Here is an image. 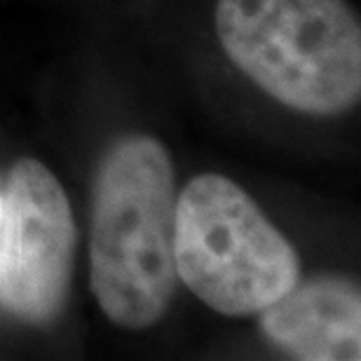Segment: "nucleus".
I'll use <instances>...</instances> for the list:
<instances>
[{
    "label": "nucleus",
    "instance_id": "obj_3",
    "mask_svg": "<svg viewBox=\"0 0 361 361\" xmlns=\"http://www.w3.org/2000/svg\"><path fill=\"white\" fill-rule=\"evenodd\" d=\"M176 274L221 314L261 312L298 284V256L230 178H192L176 200Z\"/></svg>",
    "mask_w": 361,
    "mask_h": 361
},
{
    "label": "nucleus",
    "instance_id": "obj_6",
    "mask_svg": "<svg viewBox=\"0 0 361 361\" xmlns=\"http://www.w3.org/2000/svg\"><path fill=\"white\" fill-rule=\"evenodd\" d=\"M0 216H3V192H0Z\"/></svg>",
    "mask_w": 361,
    "mask_h": 361
},
{
    "label": "nucleus",
    "instance_id": "obj_4",
    "mask_svg": "<svg viewBox=\"0 0 361 361\" xmlns=\"http://www.w3.org/2000/svg\"><path fill=\"white\" fill-rule=\"evenodd\" d=\"M75 226L61 183L35 160L7 178L0 216V302L26 322H47L61 307Z\"/></svg>",
    "mask_w": 361,
    "mask_h": 361
},
{
    "label": "nucleus",
    "instance_id": "obj_2",
    "mask_svg": "<svg viewBox=\"0 0 361 361\" xmlns=\"http://www.w3.org/2000/svg\"><path fill=\"white\" fill-rule=\"evenodd\" d=\"M221 42L281 104L331 115L361 94V31L343 0H221Z\"/></svg>",
    "mask_w": 361,
    "mask_h": 361
},
{
    "label": "nucleus",
    "instance_id": "obj_1",
    "mask_svg": "<svg viewBox=\"0 0 361 361\" xmlns=\"http://www.w3.org/2000/svg\"><path fill=\"white\" fill-rule=\"evenodd\" d=\"M176 192L160 143L134 136L106 157L92 228V288L104 314L125 329H146L176 288Z\"/></svg>",
    "mask_w": 361,
    "mask_h": 361
},
{
    "label": "nucleus",
    "instance_id": "obj_5",
    "mask_svg": "<svg viewBox=\"0 0 361 361\" xmlns=\"http://www.w3.org/2000/svg\"><path fill=\"white\" fill-rule=\"evenodd\" d=\"M263 312V329L298 359H359L361 298L343 279L291 288Z\"/></svg>",
    "mask_w": 361,
    "mask_h": 361
}]
</instances>
